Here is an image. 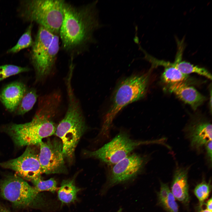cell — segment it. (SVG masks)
<instances>
[{
  "mask_svg": "<svg viewBox=\"0 0 212 212\" xmlns=\"http://www.w3.org/2000/svg\"><path fill=\"white\" fill-rule=\"evenodd\" d=\"M71 81L66 82L68 99V108L63 119L56 127L54 134L61 140L65 158L71 160L75 148L87 129L79 101L74 95Z\"/></svg>",
  "mask_w": 212,
  "mask_h": 212,
  "instance_id": "obj_3",
  "label": "cell"
},
{
  "mask_svg": "<svg viewBox=\"0 0 212 212\" xmlns=\"http://www.w3.org/2000/svg\"><path fill=\"white\" fill-rule=\"evenodd\" d=\"M61 97L57 91L41 97L37 109L31 121L14 124L8 127L7 132L16 145H39L42 139L54 134L56 127L53 120L59 109Z\"/></svg>",
  "mask_w": 212,
  "mask_h": 212,
  "instance_id": "obj_2",
  "label": "cell"
},
{
  "mask_svg": "<svg viewBox=\"0 0 212 212\" xmlns=\"http://www.w3.org/2000/svg\"><path fill=\"white\" fill-rule=\"evenodd\" d=\"M178 50L174 62L172 63L155 59L154 62L155 66L173 67L184 74L188 75L191 73H195L211 80V74L205 68L194 65L189 62L182 61L183 50V45L181 42H178Z\"/></svg>",
  "mask_w": 212,
  "mask_h": 212,
  "instance_id": "obj_13",
  "label": "cell"
},
{
  "mask_svg": "<svg viewBox=\"0 0 212 212\" xmlns=\"http://www.w3.org/2000/svg\"><path fill=\"white\" fill-rule=\"evenodd\" d=\"M147 160L146 157L133 154L113 165L110 172V183L117 184L134 177L144 167Z\"/></svg>",
  "mask_w": 212,
  "mask_h": 212,
  "instance_id": "obj_10",
  "label": "cell"
},
{
  "mask_svg": "<svg viewBox=\"0 0 212 212\" xmlns=\"http://www.w3.org/2000/svg\"><path fill=\"white\" fill-rule=\"evenodd\" d=\"M169 91L174 94L178 98L196 110L205 100L206 97L194 87L184 82L168 85Z\"/></svg>",
  "mask_w": 212,
  "mask_h": 212,
  "instance_id": "obj_14",
  "label": "cell"
},
{
  "mask_svg": "<svg viewBox=\"0 0 212 212\" xmlns=\"http://www.w3.org/2000/svg\"><path fill=\"white\" fill-rule=\"evenodd\" d=\"M33 24L31 23L20 37L16 44L7 51L9 53H15L21 50L32 46L34 41L32 37Z\"/></svg>",
  "mask_w": 212,
  "mask_h": 212,
  "instance_id": "obj_21",
  "label": "cell"
},
{
  "mask_svg": "<svg viewBox=\"0 0 212 212\" xmlns=\"http://www.w3.org/2000/svg\"><path fill=\"white\" fill-rule=\"evenodd\" d=\"M39 158L42 173L49 174L67 172L62 143L60 140L48 139L39 144Z\"/></svg>",
  "mask_w": 212,
  "mask_h": 212,
  "instance_id": "obj_8",
  "label": "cell"
},
{
  "mask_svg": "<svg viewBox=\"0 0 212 212\" xmlns=\"http://www.w3.org/2000/svg\"><path fill=\"white\" fill-rule=\"evenodd\" d=\"M98 1L77 6L64 1L63 18L59 35L62 49L73 59L97 42L95 32L104 26L99 17Z\"/></svg>",
  "mask_w": 212,
  "mask_h": 212,
  "instance_id": "obj_1",
  "label": "cell"
},
{
  "mask_svg": "<svg viewBox=\"0 0 212 212\" xmlns=\"http://www.w3.org/2000/svg\"><path fill=\"white\" fill-rule=\"evenodd\" d=\"M158 198L160 204L168 212H178L176 199L167 184L161 183Z\"/></svg>",
  "mask_w": 212,
  "mask_h": 212,
  "instance_id": "obj_18",
  "label": "cell"
},
{
  "mask_svg": "<svg viewBox=\"0 0 212 212\" xmlns=\"http://www.w3.org/2000/svg\"><path fill=\"white\" fill-rule=\"evenodd\" d=\"M37 97L34 89L26 90L17 109V114L22 115L30 110L36 102Z\"/></svg>",
  "mask_w": 212,
  "mask_h": 212,
  "instance_id": "obj_19",
  "label": "cell"
},
{
  "mask_svg": "<svg viewBox=\"0 0 212 212\" xmlns=\"http://www.w3.org/2000/svg\"><path fill=\"white\" fill-rule=\"evenodd\" d=\"M54 35L47 29L39 26L31 52V60L37 77L40 73L44 58Z\"/></svg>",
  "mask_w": 212,
  "mask_h": 212,
  "instance_id": "obj_12",
  "label": "cell"
},
{
  "mask_svg": "<svg viewBox=\"0 0 212 212\" xmlns=\"http://www.w3.org/2000/svg\"><path fill=\"white\" fill-rule=\"evenodd\" d=\"M160 140L139 141L131 139L127 133L120 132L113 139L98 149L92 151H86L84 153L89 157L99 160L109 165H114L130 155L139 146L159 143Z\"/></svg>",
  "mask_w": 212,
  "mask_h": 212,
  "instance_id": "obj_6",
  "label": "cell"
},
{
  "mask_svg": "<svg viewBox=\"0 0 212 212\" xmlns=\"http://www.w3.org/2000/svg\"><path fill=\"white\" fill-rule=\"evenodd\" d=\"M34 146H27L21 155L0 162V166L13 170L23 179L31 181L41 176L42 173L39 160V153Z\"/></svg>",
  "mask_w": 212,
  "mask_h": 212,
  "instance_id": "obj_9",
  "label": "cell"
},
{
  "mask_svg": "<svg viewBox=\"0 0 212 212\" xmlns=\"http://www.w3.org/2000/svg\"><path fill=\"white\" fill-rule=\"evenodd\" d=\"M64 0H33L24 2L22 15L54 34H59L63 18Z\"/></svg>",
  "mask_w": 212,
  "mask_h": 212,
  "instance_id": "obj_5",
  "label": "cell"
},
{
  "mask_svg": "<svg viewBox=\"0 0 212 212\" xmlns=\"http://www.w3.org/2000/svg\"><path fill=\"white\" fill-rule=\"evenodd\" d=\"M0 193L4 199L21 208L35 205L39 198V193L18 175H10L0 181Z\"/></svg>",
  "mask_w": 212,
  "mask_h": 212,
  "instance_id": "obj_7",
  "label": "cell"
},
{
  "mask_svg": "<svg viewBox=\"0 0 212 212\" xmlns=\"http://www.w3.org/2000/svg\"><path fill=\"white\" fill-rule=\"evenodd\" d=\"M211 190L210 182L207 183L203 181L195 188L194 192L199 202V209L202 208L204 201L208 197Z\"/></svg>",
  "mask_w": 212,
  "mask_h": 212,
  "instance_id": "obj_23",
  "label": "cell"
},
{
  "mask_svg": "<svg viewBox=\"0 0 212 212\" xmlns=\"http://www.w3.org/2000/svg\"><path fill=\"white\" fill-rule=\"evenodd\" d=\"M212 141H210L205 145L204 148L205 151L206 157L210 167H211L212 165Z\"/></svg>",
  "mask_w": 212,
  "mask_h": 212,
  "instance_id": "obj_25",
  "label": "cell"
},
{
  "mask_svg": "<svg viewBox=\"0 0 212 212\" xmlns=\"http://www.w3.org/2000/svg\"><path fill=\"white\" fill-rule=\"evenodd\" d=\"M189 167L176 165L171 186V191L176 199L187 204L189 200L188 182Z\"/></svg>",
  "mask_w": 212,
  "mask_h": 212,
  "instance_id": "obj_16",
  "label": "cell"
},
{
  "mask_svg": "<svg viewBox=\"0 0 212 212\" xmlns=\"http://www.w3.org/2000/svg\"><path fill=\"white\" fill-rule=\"evenodd\" d=\"M116 212H122V208H120Z\"/></svg>",
  "mask_w": 212,
  "mask_h": 212,
  "instance_id": "obj_29",
  "label": "cell"
},
{
  "mask_svg": "<svg viewBox=\"0 0 212 212\" xmlns=\"http://www.w3.org/2000/svg\"><path fill=\"white\" fill-rule=\"evenodd\" d=\"M211 123L199 118L193 120L185 127L184 131L192 148L198 153L204 149L205 145L212 141Z\"/></svg>",
  "mask_w": 212,
  "mask_h": 212,
  "instance_id": "obj_11",
  "label": "cell"
},
{
  "mask_svg": "<svg viewBox=\"0 0 212 212\" xmlns=\"http://www.w3.org/2000/svg\"><path fill=\"white\" fill-rule=\"evenodd\" d=\"M0 212H10L2 203L0 202Z\"/></svg>",
  "mask_w": 212,
  "mask_h": 212,
  "instance_id": "obj_27",
  "label": "cell"
},
{
  "mask_svg": "<svg viewBox=\"0 0 212 212\" xmlns=\"http://www.w3.org/2000/svg\"><path fill=\"white\" fill-rule=\"evenodd\" d=\"M206 209L212 212V198L208 200L206 203Z\"/></svg>",
  "mask_w": 212,
  "mask_h": 212,
  "instance_id": "obj_26",
  "label": "cell"
},
{
  "mask_svg": "<svg viewBox=\"0 0 212 212\" xmlns=\"http://www.w3.org/2000/svg\"><path fill=\"white\" fill-rule=\"evenodd\" d=\"M150 71L131 75L118 83L104 115L103 128L109 127L115 117L124 107L144 97L147 90Z\"/></svg>",
  "mask_w": 212,
  "mask_h": 212,
  "instance_id": "obj_4",
  "label": "cell"
},
{
  "mask_svg": "<svg viewBox=\"0 0 212 212\" xmlns=\"http://www.w3.org/2000/svg\"><path fill=\"white\" fill-rule=\"evenodd\" d=\"M80 189L76 187L74 179L63 180L58 191V197L62 203H69L77 199V193Z\"/></svg>",
  "mask_w": 212,
  "mask_h": 212,
  "instance_id": "obj_17",
  "label": "cell"
},
{
  "mask_svg": "<svg viewBox=\"0 0 212 212\" xmlns=\"http://www.w3.org/2000/svg\"><path fill=\"white\" fill-rule=\"evenodd\" d=\"M27 90L23 83L16 82L6 85L0 94L2 103L9 111L16 110L23 96Z\"/></svg>",
  "mask_w": 212,
  "mask_h": 212,
  "instance_id": "obj_15",
  "label": "cell"
},
{
  "mask_svg": "<svg viewBox=\"0 0 212 212\" xmlns=\"http://www.w3.org/2000/svg\"><path fill=\"white\" fill-rule=\"evenodd\" d=\"M188 78V75L184 74L176 68L171 66L165 67L161 76L163 81L168 85L184 82Z\"/></svg>",
  "mask_w": 212,
  "mask_h": 212,
  "instance_id": "obj_20",
  "label": "cell"
},
{
  "mask_svg": "<svg viewBox=\"0 0 212 212\" xmlns=\"http://www.w3.org/2000/svg\"><path fill=\"white\" fill-rule=\"evenodd\" d=\"M29 69L11 64L0 66V82L10 76L29 71Z\"/></svg>",
  "mask_w": 212,
  "mask_h": 212,
  "instance_id": "obj_24",
  "label": "cell"
},
{
  "mask_svg": "<svg viewBox=\"0 0 212 212\" xmlns=\"http://www.w3.org/2000/svg\"><path fill=\"white\" fill-rule=\"evenodd\" d=\"M31 182L34 185V187L35 190L39 193L44 191H49L54 193L57 189V182L52 178L47 180H44L41 176Z\"/></svg>",
  "mask_w": 212,
  "mask_h": 212,
  "instance_id": "obj_22",
  "label": "cell"
},
{
  "mask_svg": "<svg viewBox=\"0 0 212 212\" xmlns=\"http://www.w3.org/2000/svg\"><path fill=\"white\" fill-rule=\"evenodd\" d=\"M199 210H200L199 212H212L207 210L206 209H203L202 208L199 209Z\"/></svg>",
  "mask_w": 212,
  "mask_h": 212,
  "instance_id": "obj_28",
  "label": "cell"
}]
</instances>
